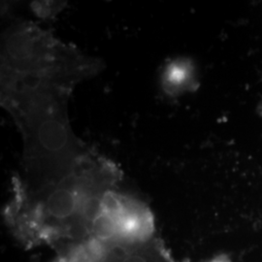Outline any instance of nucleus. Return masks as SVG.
Wrapping results in <instances>:
<instances>
[{"instance_id": "nucleus-2", "label": "nucleus", "mask_w": 262, "mask_h": 262, "mask_svg": "<svg viewBox=\"0 0 262 262\" xmlns=\"http://www.w3.org/2000/svg\"><path fill=\"white\" fill-rule=\"evenodd\" d=\"M120 180L112 162L88 150L60 177L29 187L15 184L6 211L10 228L27 247L48 245L61 253L92 237L101 202Z\"/></svg>"}, {"instance_id": "nucleus-5", "label": "nucleus", "mask_w": 262, "mask_h": 262, "mask_svg": "<svg viewBox=\"0 0 262 262\" xmlns=\"http://www.w3.org/2000/svg\"><path fill=\"white\" fill-rule=\"evenodd\" d=\"M192 83V68L188 61L175 60L164 70L162 84L164 91L169 94L183 93L190 89Z\"/></svg>"}, {"instance_id": "nucleus-1", "label": "nucleus", "mask_w": 262, "mask_h": 262, "mask_svg": "<svg viewBox=\"0 0 262 262\" xmlns=\"http://www.w3.org/2000/svg\"><path fill=\"white\" fill-rule=\"evenodd\" d=\"M89 76L70 56L46 53L1 69V99L25 143L24 172L44 175L70 168L86 149L71 129L66 105Z\"/></svg>"}, {"instance_id": "nucleus-4", "label": "nucleus", "mask_w": 262, "mask_h": 262, "mask_svg": "<svg viewBox=\"0 0 262 262\" xmlns=\"http://www.w3.org/2000/svg\"><path fill=\"white\" fill-rule=\"evenodd\" d=\"M103 262H174L155 237L133 245H110Z\"/></svg>"}, {"instance_id": "nucleus-6", "label": "nucleus", "mask_w": 262, "mask_h": 262, "mask_svg": "<svg viewBox=\"0 0 262 262\" xmlns=\"http://www.w3.org/2000/svg\"><path fill=\"white\" fill-rule=\"evenodd\" d=\"M55 262H69L66 258H64L63 256H60V255H58V258L56 259V261Z\"/></svg>"}, {"instance_id": "nucleus-3", "label": "nucleus", "mask_w": 262, "mask_h": 262, "mask_svg": "<svg viewBox=\"0 0 262 262\" xmlns=\"http://www.w3.org/2000/svg\"><path fill=\"white\" fill-rule=\"evenodd\" d=\"M92 237L110 245H133L149 241L155 238L151 212L140 199L116 187L101 202Z\"/></svg>"}]
</instances>
